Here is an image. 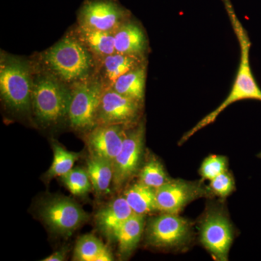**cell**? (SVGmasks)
I'll list each match as a JSON object with an SVG mask.
<instances>
[{
  "label": "cell",
  "instance_id": "cell-15",
  "mask_svg": "<svg viewBox=\"0 0 261 261\" xmlns=\"http://www.w3.org/2000/svg\"><path fill=\"white\" fill-rule=\"evenodd\" d=\"M145 227V216L134 214L126 220L115 233L118 250L122 258H126L135 250L140 243Z\"/></svg>",
  "mask_w": 261,
  "mask_h": 261
},
{
  "label": "cell",
  "instance_id": "cell-4",
  "mask_svg": "<svg viewBox=\"0 0 261 261\" xmlns=\"http://www.w3.org/2000/svg\"><path fill=\"white\" fill-rule=\"evenodd\" d=\"M32 79L27 62L14 58L2 60L0 92L5 104L15 112H27L32 105Z\"/></svg>",
  "mask_w": 261,
  "mask_h": 261
},
{
  "label": "cell",
  "instance_id": "cell-7",
  "mask_svg": "<svg viewBox=\"0 0 261 261\" xmlns=\"http://www.w3.org/2000/svg\"><path fill=\"white\" fill-rule=\"evenodd\" d=\"M144 138L145 127L142 123L126 132L123 145L113 162V184L116 190H121L138 171L143 154Z\"/></svg>",
  "mask_w": 261,
  "mask_h": 261
},
{
  "label": "cell",
  "instance_id": "cell-14",
  "mask_svg": "<svg viewBox=\"0 0 261 261\" xmlns=\"http://www.w3.org/2000/svg\"><path fill=\"white\" fill-rule=\"evenodd\" d=\"M134 214L125 197H118L98 211L96 224L101 232L114 240L117 230Z\"/></svg>",
  "mask_w": 261,
  "mask_h": 261
},
{
  "label": "cell",
  "instance_id": "cell-5",
  "mask_svg": "<svg viewBox=\"0 0 261 261\" xmlns=\"http://www.w3.org/2000/svg\"><path fill=\"white\" fill-rule=\"evenodd\" d=\"M103 92L102 84L97 81L84 80L74 84L68 116L70 126L80 130H90L97 126Z\"/></svg>",
  "mask_w": 261,
  "mask_h": 261
},
{
  "label": "cell",
  "instance_id": "cell-11",
  "mask_svg": "<svg viewBox=\"0 0 261 261\" xmlns=\"http://www.w3.org/2000/svg\"><path fill=\"white\" fill-rule=\"evenodd\" d=\"M126 16V11L112 0H92L81 10V27L100 32H116L124 23Z\"/></svg>",
  "mask_w": 261,
  "mask_h": 261
},
{
  "label": "cell",
  "instance_id": "cell-25",
  "mask_svg": "<svg viewBox=\"0 0 261 261\" xmlns=\"http://www.w3.org/2000/svg\"><path fill=\"white\" fill-rule=\"evenodd\" d=\"M61 179L63 185L73 195H86L92 188L87 170L84 168H73L69 172L61 176Z\"/></svg>",
  "mask_w": 261,
  "mask_h": 261
},
{
  "label": "cell",
  "instance_id": "cell-6",
  "mask_svg": "<svg viewBox=\"0 0 261 261\" xmlns=\"http://www.w3.org/2000/svg\"><path fill=\"white\" fill-rule=\"evenodd\" d=\"M44 224L53 232L69 236L87 222L89 215L68 197H55L44 202L39 211Z\"/></svg>",
  "mask_w": 261,
  "mask_h": 261
},
{
  "label": "cell",
  "instance_id": "cell-26",
  "mask_svg": "<svg viewBox=\"0 0 261 261\" xmlns=\"http://www.w3.org/2000/svg\"><path fill=\"white\" fill-rule=\"evenodd\" d=\"M228 169V161L225 156L212 154L204 160L200 166V174L202 178L212 180Z\"/></svg>",
  "mask_w": 261,
  "mask_h": 261
},
{
  "label": "cell",
  "instance_id": "cell-21",
  "mask_svg": "<svg viewBox=\"0 0 261 261\" xmlns=\"http://www.w3.org/2000/svg\"><path fill=\"white\" fill-rule=\"evenodd\" d=\"M87 170L94 192L97 195L106 193L113 183V163L89 154Z\"/></svg>",
  "mask_w": 261,
  "mask_h": 261
},
{
  "label": "cell",
  "instance_id": "cell-1",
  "mask_svg": "<svg viewBox=\"0 0 261 261\" xmlns=\"http://www.w3.org/2000/svg\"><path fill=\"white\" fill-rule=\"evenodd\" d=\"M225 9L229 18L230 22L233 32L238 38L240 47V62L237 73L236 79L231 90L224 102L215 109L214 111L207 115L205 118L199 121L192 129L188 130L183 135L178 142V145L185 143L190 137L197 132L208 126L216 121L217 117L223 111L233 102L245 99H255L261 102V89L255 81L252 74L250 63V51L251 48V42L249 38L246 29L239 20L238 15L235 13L231 0H222Z\"/></svg>",
  "mask_w": 261,
  "mask_h": 261
},
{
  "label": "cell",
  "instance_id": "cell-8",
  "mask_svg": "<svg viewBox=\"0 0 261 261\" xmlns=\"http://www.w3.org/2000/svg\"><path fill=\"white\" fill-rule=\"evenodd\" d=\"M200 242L215 260H228L232 244L233 228L228 218L219 210H211L200 223Z\"/></svg>",
  "mask_w": 261,
  "mask_h": 261
},
{
  "label": "cell",
  "instance_id": "cell-28",
  "mask_svg": "<svg viewBox=\"0 0 261 261\" xmlns=\"http://www.w3.org/2000/svg\"><path fill=\"white\" fill-rule=\"evenodd\" d=\"M66 260V252L65 250H59L42 259V261H63Z\"/></svg>",
  "mask_w": 261,
  "mask_h": 261
},
{
  "label": "cell",
  "instance_id": "cell-24",
  "mask_svg": "<svg viewBox=\"0 0 261 261\" xmlns=\"http://www.w3.org/2000/svg\"><path fill=\"white\" fill-rule=\"evenodd\" d=\"M161 161L152 157L144 165L140 173V180L142 185L157 190L171 181Z\"/></svg>",
  "mask_w": 261,
  "mask_h": 261
},
{
  "label": "cell",
  "instance_id": "cell-18",
  "mask_svg": "<svg viewBox=\"0 0 261 261\" xmlns=\"http://www.w3.org/2000/svg\"><path fill=\"white\" fill-rule=\"evenodd\" d=\"M112 253L104 243L93 234H86L75 244L73 260L112 261Z\"/></svg>",
  "mask_w": 261,
  "mask_h": 261
},
{
  "label": "cell",
  "instance_id": "cell-9",
  "mask_svg": "<svg viewBox=\"0 0 261 261\" xmlns=\"http://www.w3.org/2000/svg\"><path fill=\"white\" fill-rule=\"evenodd\" d=\"M191 236V226L187 219L178 214H162L149 221L146 238L152 246L161 248L180 247Z\"/></svg>",
  "mask_w": 261,
  "mask_h": 261
},
{
  "label": "cell",
  "instance_id": "cell-10",
  "mask_svg": "<svg viewBox=\"0 0 261 261\" xmlns=\"http://www.w3.org/2000/svg\"><path fill=\"white\" fill-rule=\"evenodd\" d=\"M208 194L200 183L171 179L155 190L158 211L167 214H178L192 201Z\"/></svg>",
  "mask_w": 261,
  "mask_h": 261
},
{
  "label": "cell",
  "instance_id": "cell-17",
  "mask_svg": "<svg viewBox=\"0 0 261 261\" xmlns=\"http://www.w3.org/2000/svg\"><path fill=\"white\" fill-rule=\"evenodd\" d=\"M146 68L142 64L118 77L111 88L137 102L142 103L145 96Z\"/></svg>",
  "mask_w": 261,
  "mask_h": 261
},
{
  "label": "cell",
  "instance_id": "cell-2",
  "mask_svg": "<svg viewBox=\"0 0 261 261\" xmlns=\"http://www.w3.org/2000/svg\"><path fill=\"white\" fill-rule=\"evenodd\" d=\"M61 82L53 75H39L33 82V109L42 126H54L68 116L71 90Z\"/></svg>",
  "mask_w": 261,
  "mask_h": 261
},
{
  "label": "cell",
  "instance_id": "cell-23",
  "mask_svg": "<svg viewBox=\"0 0 261 261\" xmlns=\"http://www.w3.org/2000/svg\"><path fill=\"white\" fill-rule=\"evenodd\" d=\"M53 161L47 172V177L49 179L61 177L69 172L80 158V153L69 152L56 142L53 143Z\"/></svg>",
  "mask_w": 261,
  "mask_h": 261
},
{
  "label": "cell",
  "instance_id": "cell-22",
  "mask_svg": "<svg viewBox=\"0 0 261 261\" xmlns=\"http://www.w3.org/2000/svg\"><path fill=\"white\" fill-rule=\"evenodd\" d=\"M80 36L81 41L94 54L106 57L116 53L113 32L92 30L80 25Z\"/></svg>",
  "mask_w": 261,
  "mask_h": 261
},
{
  "label": "cell",
  "instance_id": "cell-13",
  "mask_svg": "<svg viewBox=\"0 0 261 261\" xmlns=\"http://www.w3.org/2000/svg\"><path fill=\"white\" fill-rule=\"evenodd\" d=\"M126 132L123 125L94 127L86 137L89 154L113 163L123 145Z\"/></svg>",
  "mask_w": 261,
  "mask_h": 261
},
{
  "label": "cell",
  "instance_id": "cell-16",
  "mask_svg": "<svg viewBox=\"0 0 261 261\" xmlns=\"http://www.w3.org/2000/svg\"><path fill=\"white\" fill-rule=\"evenodd\" d=\"M145 46V34L137 24L130 22L123 23L114 32L116 53L142 56Z\"/></svg>",
  "mask_w": 261,
  "mask_h": 261
},
{
  "label": "cell",
  "instance_id": "cell-12",
  "mask_svg": "<svg viewBox=\"0 0 261 261\" xmlns=\"http://www.w3.org/2000/svg\"><path fill=\"white\" fill-rule=\"evenodd\" d=\"M141 103L110 88L104 91L98 110L97 126L126 125L137 119Z\"/></svg>",
  "mask_w": 261,
  "mask_h": 261
},
{
  "label": "cell",
  "instance_id": "cell-27",
  "mask_svg": "<svg viewBox=\"0 0 261 261\" xmlns=\"http://www.w3.org/2000/svg\"><path fill=\"white\" fill-rule=\"evenodd\" d=\"M210 189L214 195L224 198L234 190V180L228 171H226L211 180Z\"/></svg>",
  "mask_w": 261,
  "mask_h": 261
},
{
  "label": "cell",
  "instance_id": "cell-19",
  "mask_svg": "<svg viewBox=\"0 0 261 261\" xmlns=\"http://www.w3.org/2000/svg\"><path fill=\"white\" fill-rule=\"evenodd\" d=\"M123 197L136 214L145 216L158 211L155 190L140 182L128 187Z\"/></svg>",
  "mask_w": 261,
  "mask_h": 261
},
{
  "label": "cell",
  "instance_id": "cell-3",
  "mask_svg": "<svg viewBox=\"0 0 261 261\" xmlns=\"http://www.w3.org/2000/svg\"><path fill=\"white\" fill-rule=\"evenodd\" d=\"M44 61L57 79L65 82L84 80L92 67L87 47L72 37H65L48 49Z\"/></svg>",
  "mask_w": 261,
  "mask_h": 261
},
{
  "label": "cell",
  "instance_id": "cell-20",
  "mask_svg": "<svg viewBox=\"0 0 261 261\" xmlns=\"http://www.w3.org/2000/svg\"><path fill=\"white\" fill-rule=\"evenodd\" d=\"M143 58L138 55L114 53L105 57L103 73L105 78L113 84L121 75L143 64Z\"/></svg>",
  "mask_w": 261,
  "mask_h": 261
}]
</instances>
